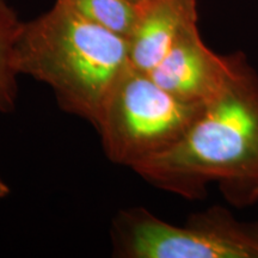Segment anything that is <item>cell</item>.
Returning <instances> with one entry per match:
<instances>
[{
  "label": "cell",
  "instance_id": "30bf717a",
  "mask_svg": "<svg viewBox=\"0 0 258 258\" xmlns=\"http://www.w3.org/2000/svg\"><path fill=\"white\" fill-rule=\"evenodd\" d=\"M132 2H134L135 4H138V5H140V4H143L144 2H146V0H132Z\"/></svg>",
  "mask_w": 258,
  "mask_h": 258
},
{
  "label": "cell",
  "instance_id": "ba28073f",
  "mask_svg": "<svg viewBox=\"0 0 258 258\" xmlns=\"http://www.w3.org/2000/svg\"><path fill=\"white\" fill-rule=\"evenodd\" d=\"M74 10L106 30L128 38L137 23L140 5L132 0H66Z\"/></svg>",
  "mask_w": 258,
  "mask_h": 258
},
{
  "label": "cell",
  "instance_id": "8992f818",
  "mask_svg": "<svg viewBox=\"0 0 258 258\" xmlns=\"http://www.w3.org/2000/svg\"><path fill=\"white\" fill-rule=\"evenodd\" d=\"M196 0H146L127 38L129 66L150 73L169 53L180 35L198 24Z\"/></svg>",
  "mask_w": 258,
  "mask_h": 258
},
{
  "label": "cell",
  "instance_id": "6da1fadb",
  "mask_svg": "<svg viewBox=\"0 0 258 258\" xmlns=\"http://www.w3.org/2000/svg\"><path fill=\"white\" fill-rule=\"evenodd\" d=\"M132 170L186 199L213 182L234 201L258 199V78L246 61L175 145Z\"/></svg>",
  "mask_w": 258,
  "mask_h": 258
},
{
  "label": "cell",
  "instance_id": "7a4b0ae2",
  "mask_svg": "<svg viewBox=\"0 0 258 258\" xmlns=\"http://www.w3.org/2000/svg\"><path fill=\"white\" fill-rule=\"evenodd\" d=\"M129 64L127 38L89 21L66 0L23 23L15 51L18 74L47 84L64 111L97 127L112 86Z\"/></svg>",
  "mask_w": 258,
  "mask_h": 258
},
{
  "label": "cell",
  "instance_id": "52a82bcc",
  "mask_svg": "<svg viewBox=\"0 0 258 258\" xmlns=\"http://www.w3.org/2000/svg\"><path fill=\"white\" fill-rule=\"evenodd\" d=\"M23 22L4 0H0V112L9 114L16 109L18 98L17 77L15 66L16 43Z\"/></svg>",
  "mask_w": 258,
  "mask_h": 258
},
{
  "label": "cell",
  "instance_id": "9c48e42d",
  "mask_svg": "<svg viewBox=\"0 0 258 258\" xmlns=\"http://www.w3.org/2000/svg\"><path fill=\"white\" fill-rule=\"evenodd\" d=\"M9 192H10L9 185L6 184L4 180L0 178V199L6 198V196L9 195Z\"/></svg>",
  "mask_w": 258,
  "mask_h": 258
},
{
  "label": "cell",
  "instance_id": "5b68a950",
  "mask_svg": "<svg viewBox=\"0 0 258 258\" xmlns=\"http://www.w3.org/2000/svg\"><path fill=\"white\" fill-rule=\"evenodd\" d=\"M243 61L240 55L224 56L209 49L198 24H194L148 74L171 95L186 102L208 104L224 91Z\"/></svg>",
  "mask_w": 258,
  "mask_h": 258
},
{
  "label": "cell",
  "instance_id": "277c9868",
  "mask_svg": "<svg viewBox=\"0 0 258 258\" xmlns=\"http://www.w3.org/2000/svg\"><path fill=\"white\" fill-rule=\"evenodd\" d=\"M114 252L125 258H258V234L220 209L176 226L144 208L122 211L112 224Z\"/></svg>",
  "mask_w": 258,
  "mask_h": 258
},
{
  "label": "cell",
  "instance_id": "3957f363",
  "mask_svg": "<svg viewBox=\"0 0 258 258\" xmlns=\"http://www.w3.org/2000/svg\"><path fill=\"white\" fill-rule=\"evenodd\" d=\"M205 105L171 95L128 64L106 97L96 129L106 157L133 169L175 145Z\"/></svg>",
  "mask_w": 258,
  "mask_h": 258
}]
</instances>
